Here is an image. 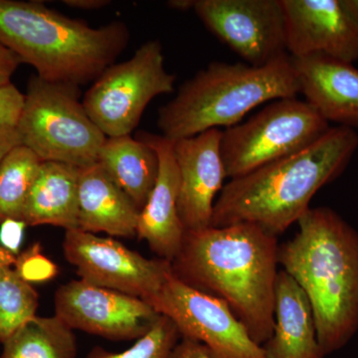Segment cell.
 <instances>
[{
	"instance_id": "obj_1",
	"label": "cell",
	"mask_w": 358,
	"mask_h": 358,
	"mask_svg": "<svg viewBox=\"0 0 358 358\" xmlns=\"http://www.w3.org/2000/svg\"><path fill=\"white\" fill-rule=\"evenodd\" d=\"M278 237L249 223L185 231L171 262L173 274L228 303L259 345L272 336Z\"/></svg>"
},
{
	"instance_id": "obj_2",
	"label": "cell",
	"mask_w": 358,
	"mask_h": 358,
	"mask_svg": "<svg viewBox=\"0 0 358 358\" xmlns=\"http://www.w3.org/2000/svg\"><path fill=\"white\" fill-rule=\"evenodd\" d=\"M357 148L355 129L339 126L300 152L231 179L214 204L211 227L249 223L279 236L345 171Z\"/></svg>"
},
{
	"instance_id": "obj_3",
	"label": "cell",
	"mask_w": 358,
	"mask_h": 358,
	"mask_svg": "<svg viewBox=\"0 0 358 358\" xmlns=\"http://www.w3.org/2000/svg\"><path fill=\"white\" fill-rule=\"evenodd\" d=\"M298 224L279 264L307 294L326 357L358 331V232L327 207L308 209Z\"/></svg>"
},
{
	"instance_id": "obj_4",
	"label": "cell",
	"mask_w": 358,
	"mask_h": 358,
	"mask_svg": "<svg viewBox=\"0 0 358 358\" xmlns=\"http://www.w3.org/2000/svg\"><path fill=\"white\" fill-rule=\"evenodd\" d=\"M129 41L128 26L121 21L94 28L42 2L0 0V43L52 83H94Z\"/></svg>"
},
{
	"instance_id": "obj_5",
	"label": "cell",
	"mask_w": 358,
	"mask_h": 358,
	"mask_svg": "<svg viewBox=\"0 0 358 358\" xmlns=\"http://www.w3.org/2000/svg\"><path fill=\"white\" fill-rule=\"evenodd\" d=\"M300 94L289 54L262 67L213 62L181 85L157 114L162 136L176 141L219 127L231 128L268 101Z\"/></svg>"
},
{
	"instance_id": "obj_6",
	"label": "cell",
	"mask_w": 358,
	"mask_h": 358,
	"mask_svg": "<svg viewBox=\"0 0 358 358\" xmlns=\"http://www.w3.org/2000/svg\"><path fill=\"white\" fill-rule=\"evenodd\" d=\"M80 88L33 75L16 129L21 145L42 162L83 169L95 164L107 136L80 102Z\"/></svg>"
},
{
	"instance_id": "obj_7",
	"label": "cell",
	"mask_w": 358,
	"mask_h": 358,
	"mask_svg": "<svg viewBox=\"0 0 358 358\" xmlns=\"http://www.w3.org/2000/svg\"><path fill=\"white\" fill-rule=\"evenodd\" d=\"M331 129L312 106L296 98L275 100L244 124L222 131L226 178H236L300 152Z\"/></svg>"
},
{
	"instance_id": "obj_8",
	"label": "cell",
	"mask_w": 358,
	"mask_h": 358,
	"mask_svg": "<svg viewBox=\"0 0 358 358\" xmlns=\"http://www.w3.org/2000/svg\"><path fill=\"white\" fill-rule=\"evenodd\" d=\"M176 80L164 68L162 44L150 40L133 57L103 71L82 102L107 138L129 136L155 96L173 93Z\"/></svg>"
},
{
	"instance_id": "obj_9",
	"label": "cell",
	"mask_w": 358,
	"mask_h": 358,
	"mask_svg": "<svg viewBox=\"0 0 358 358\" xmlns=\"http://www.w3.org/2000/svg\"><path fill=\"white\" fill-rule=\"evenodd\" d=\"M147 303L173 320L181 338L201 343L214 358H266L263 346L226 301L193 288L173 272Z\"/></svg>"
},
{
	"instance_id": "obj_10",
	"label": "cell",
	"mask_w": 358,
	"mask_h": 358,
	"mask_svg": "<svg viewBox=\"0 0 358 358\" xmlns=\"http://www.w3.org/2000/svg\"><path fill=\"white\" fill-rule=\"evenodd\" d=\"M62 247L80 280L145 301L159 293L173 274L169 261L145 258L113 238L83 230H66Z\"/></svg>"
},
{
	"instance_id": "obj_11",
	"label": "cell",
	"mask_w": 358,
	"mask_h": 358,
	"mask_svg": "<svg viewBox=\"0 0 358 358\" xmlns=\"http://www.w3.org/2000/svg\"><path fill=\"white\" fill-rule=\"evenodd\" d=\"M194 11L250 66L262 67L288 54L282 0H195Z\"/></svg>"
},
{
	"instance_id": "obj_12",
	"label": "cell",
	"mask_w": 358,
	"mask_h": 358,
	"mask_svg": "<svg viewBox=\"0 0 358 358\" xmlns=\"http://www.w3.org/2000/svg\"><path fill=\"white\" fill-rule=\"evenodd\" d=\"M55 315L74 331L110 341L138 339L148 333L159 313L136 296L73 280L59 287L54 296Z\"/></svg>"
},
{
	"instance_id": "obj_13",
	"label": "cell",
	"mask_w": 358,
	"mask_h": 358,
	"mask_svg": "<svg viewBox=\"0 0 358 358\" xmlns=\"http://www.w3.org/2000/svg\"><path fill=\"white\" fill-rule=\"evenodd\" d=\"M222 131L208 129L173 141L179 171L178 214L185 231L210 227L215 197L223 188Z\"/></svg>"
},
{
	"instance_id": "obj_14",
	"label": "cell",
	"mask_w": 358,
	"mask_h": 358,
	"mask_svg": "<svg viewBox=\"0 0 358 358\" xmlns=\"http://www.w3.org/2000/svg\"><path fill=\"white\" fill-rule=\"evenodd\" d=\"M282 1L291 57L322 54L352 64L358 60V26L339 0Z\"/></svg>"
},
{
	"instance_id": "obj_15",
	"label": "cell",
	"mask_w": 358,
	"mask_h": 358,
	"mask_svg": "<svg viewBox=\"0 0 358 358\" xmlns=\"http://www.w3.org/2000/svg\"><path fill=\"white\" fill-rule=\"evenodd\" d=\"M136 138L154 148L159 157V174L147 204L140 212L136 237L147 241L160 259L173 262L185 234L178 214L179 171L173 141L145 131L138 133Z\"/></svg>"
},
{
	"instance_id": "obj_16",
	"label": "cell",
	"mask_w": 358,
	"mask_h": 358,
	"mask_svg": "<svg viewBox=\"0 0 358 358\" xmlns=\"http://www.w3.org/2000/svg\"><path fill=\"white\" fill-rule=\"evenodd\" d=\"M300 93L327 122L358 128V69L322 55L291 57Z\"/></svg>"
},
{
	"instance_id": "obj_17",
	"label": "cell",
	"mask_w": 358,
	"mask_h": 358,
	"mask_svg": "<svg viewBox=\"0 0 358 358\" xmlns=\"http://www.w3.org/2000/svg\"><path fill=\"white\" fill-rule=\"evenodd\" d=\"M78 229L110 237L136 236L140 210L98 162L79 169Z\"/></svg>"
},
{
	"instance_id": "obj_18",
	"label": "cell",
	"mask_w": 358,
	"mask_h": 358,
	"mask_svg": "<svg viewBox=\"0 0 358 358\" xmlns=\"http://www.w3.org/2000/svg\"><path fill=\"white\" fill-rule=\"evenodd\" d=\"M266 358H324L307 294L280 270L275 282V324L263 346Z\"/></svg>"
},
{
	"instance_id": "obj_19",
	"label": "cell",
	"mask_w": 358,
	"mask_h": 358,
	"mask_svg": "<svg viewBox=\"0 0 358 358\" xmlns=\"http://www.w3.org/2000/svg\"><path fill=\"white\" fill-rule=\"evenodd\" d=\"M78 167L62 162H42L21 220L27 226L78 229Z\"/></svg>"
},
{
	"instance_id": "obj_20",
	"label": "cell",
	"mask_w": 358,
	"mask_h": 358,
	"mask_svg": "<svg viewBox=\"0 0 358 358\" xmlns=\"http://www.w3.org/2000/svg\"><path fill=\"white\" fill-rule=\"evenodd\" d=\"M99 164L122 192L143 210L159 174V157L141 138L129 136L107 138L98 155Z\"/></svg>"
},
{
	"instance_id": "obj_21",
	"label": "cell",
	"mask_w": 358,
	"mask_h": 358,
	"mask_svg": "<svg viewBox=\"0 0 358 358\" xmlns=\"http://www.w3.org/2000/svg\"><path fill=\"white\" fill-rule=\"evenodd\" d=\"M0 358H76L74 331L59 319L38 317L27 320L3 343Z\"/></svg>"
},
{
	"instance_id": "obj_22",
	"label": "cell",
	"mask_w": 358,
	"mask_h": 358,
	"mask_svg": "<svg viewBox=\"0 0 358 358\" xmlns=\"http://www.w3.org/2000/svg\"><path fill=\"white\" fill-rule=\"evenodd\" d=\"M42 160L24 145H17L0 164V223L22 219L23 209ZM22 221V220H21Z\"/></svg>"
},
{
	"instance_id": "obj_23",
	"label": "cell",
	"mask_w": 358,
	"mask_h": 358,
	"mask_svg": "<svg viewBox=\"0 0 358 358\" xmlns=\"http://www.w3.org/2000/svg\"><path fill=\"white\" fill-rule=\"evenodd\" d=\"M39 294L15 270L0 265V341L36 315Z\"/></svg>"
},
{
	"instance_id": "obj_24",
	"label": "cell",
	"mask_w": 358,
	"mask_h": 358,
	"mask_svg": "<svg viewBox=\"0 0 358 358\" xmlns=\"http://www.w3.org/2000/svg\"><path fill=\"white\" fill-rule=\"evenodd\" d=\"M173 320L160 315L152 329L122 352H110L94 348L87 358H169L180 338Z\"/></svg>"
},
{
	"instance_id": "obj_25",
	"label": "cell",
	"mask_w": 358,
	"mask_h": 358,
	"mask_svg": "<svg viewBox=\"0 0 358 358\" xmlns=\"http://www.w3.org/2000/svg\"><path fill=\"white\" fill-rule=\"evenodd\" d=\"M15 272L28 284H42L57 277L58 266L42 253L40 243L33 244L17 255Z\"/></svg>"
},
{
	"instance_id": "obj_26",
	"label": "cell",
	"mask_w": 358,
	"mask_h": 358,
	"mask_svg": "<svg viewBox=\"0 0 358 358\" xmlns=\"http://www.w3.org/2000/svg\"><path fill=\"white\" fill-rule=\"evenodd\" d=\"M24 102V94L13 83L0 87V127L16 128Z\"/></svg>"
},
{
	"instance_id": "obj_27",
	"label": "cell",
	"mask_w": 358,
	"mask_h": 358,
	"mask_svg": "<svg viewBox=\"0 0 358 358\" xmlns=\"http://www.w3.org/2000/svg\"><path fill=\"white\" fill-rule=\"evenodd\" d=\"M26 224L16 219H7L0 223V243L11 253L18 255L24 238Z\"/></svg>"
},
{
	"instance_id": "obj_28",
	"label": "cell",
	"mask_w": 358,
	"mask_h": 358,
	"mask_svg": "<svg viewBox=\"0 0 358 358\" xmlns=\"http://www.w3.org/2000/svg\"><path fill=\"white\" fill-rule=\"evenodd\" d=\"M20 63L17 55L0 43V87L11 84V77Z\"/></svg>"
},
{
	"instance_id": "obj_29",
	"label": "cell",
	"mask_w": 358,
	"mask_h": 358,
	"mask_svg": "<svg viewBox=\"0 0 358 358\" xmlns=\"http://www.w3.org/2000/svg\"><path fill=\"white\" fill-rule=\"evenodd\" d=\"M169 358H214L203 345L192 339L179 341Z\"/></svg>"
},
{
	"instance_id": "obj_30",
	"label": "cell",
	"mask_w": 358,
	"mask_h": 358,
	"mask_svg": "<svg viewBox=\"0 0 358 358\" xmlns=\"http://www.w3.org/2000/svg\"><path fill=\"white\" fill-rule=\"evenodd\" d=\"M21 145L15 127H0V164L14 148Z\"/></svg>"
},
{
	"instance_id": "obj_31",
	"label": "cell",
	"mask_w": 358,
	"mask_h": 358,
	"mask_svg": "<svg viewBox=\"0 0 358 358\" xmlns=\"http://www.w3.org/2000/svg\"><path fill=\"white\" fill-rule=\"evenodd\" d=\"M63 3L73 8L94 10V9H100L109 6L110 1L109 0H64Z\"/></svg>"
},
{
	"instance_id": "obj_32",
	"label": "cell",
	"mask_w": 358,
	"mask_h": 358,
	"mask_svg": "<svg viewBox=\"0 0 358 358\" xmlns=\"http://www.w3.org/2000/svg\"><path fill=\"white\" fill-rule=\"evenodd\" d=\"M341 7L358 26V0H339Z\"/></svg>"
},
{
	"instance_id": "obj_33",
	"label": "cell",
	"mask_w": 358,
	"mask_h": 358,
	"mask_svg": "<svg viewBox=\"0 0 358 358\" xmlns=\"http://www.w3.org/2000/svg\"><path fill=\"white\" fill-rule=\"evenodd\" d=\"M167 6L174 10L185 11L190 10V9H194L195 0H171L167 2Z\"/></svg>"
},
{
	"instance_id": "obj_34",
	"label": "cell",
	"mask_w": 358,
	"mask_h": 358,
	"mask_svg": "<svg viewBox=\"0 0 358 358\" xmlns=\"http://www.w3.org/2000/svg\"><path fill=\"white\" fill-rule=\"evenodd\" d=\"M16 259H17V255L11 253L0 244V265L11 267V266L15 265Z\"/></svg>"
}]
</instances>
